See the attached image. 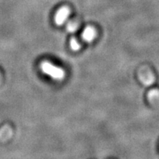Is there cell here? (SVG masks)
<instances>
[{
    "label": "cell",
    "instance_id": "277c9868",
    "mask_svg": "<svg viewBox=\"0 0 159 159\" xmlns=\"http://www.w3.org/2000/svg\"><path fill=\"white\" fill-rule=\"evenodd\" d=\"M70 47L73 51H77L80 48V45L76 39H71L70 40Z\"/></svg>",
    "mask_w": 159,
    "mask_h": 159
},
{
    "label": "cell",
    "instance_id": "7a4b0ae2",
    "mask_svg": "<svg viewBox=\"0 0 159 159\" xmlns=\"http://www.w3.org/2000/svg\"><path fill=\"white\" fill-rule=\"evenodd\" d=\"M70 14V10L67 7H62L57 11L55 16V22L57 25H63L67 21Z\"/></svg>",
    "mask_w": 159,
    "mask_h": 159
},
{
    "label": "cell",
    "instance_id": "3957f363",
    "mask_svg": "<svg viewBox=\"0 0 159 159\" xmlns=\"http://www.w3.org/2000/svg\"><path fill=\"white\" fill-rule=\"evenodd\" d=\"M96 37V30L94 27H85L82 34V38L86 42H91Z\"/></svg>",
    "mask_w": 159,
    "mask_h": 159
},
{
    "label": "cell",
    "instance_id": "6da1fadb",
    "mask_svg": "<svg viewBox=\"0 0 159 159\" xmlns=\"http://www.w3.org/2000/svg\"><path fill=\"white\" fill-rule=\"evenodd\" d=\"M40 68L43 73L55 80H62L65 77V71L63 69L56 66L48 61H43L41 63Z\"/></svg>",
    "mask_w": 159,
    "mask_h": 159
},
{
    "label": "cell",
    "instance_id": "5b68a950",
    "mask_svg": "<svg viewBox=\"0 0 159 159\" xmlns=\"http://www.w3.org/2000/svg\"><path fill=\"white\" fill-rule=\"evenodd\" d=\"M77 29V25H75L74 23H69L68 26H67V30H68L69 32H71V33H73Z\"/></svg>",
    "mask_w": 159,
    "mask_h": 159
}]
</instances>
